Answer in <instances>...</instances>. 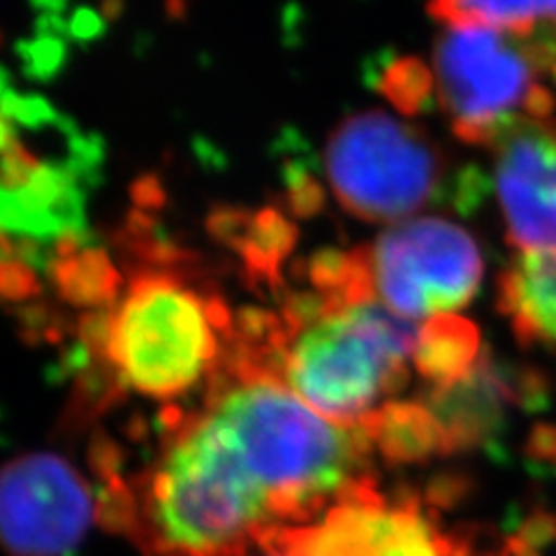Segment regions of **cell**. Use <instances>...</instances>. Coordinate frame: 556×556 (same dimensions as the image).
Listing matches in <instances>:
<instances>
[{
	"instance_id": "1",
	"label": "cell",
	"mask_w": 556,
	"mask_h": 556,
	"mask_svg": "<svg viewBox=\"0 0 556 556\" xmlns=\"http://www.w3.org/2000/svg\"><path fill=\"white\" fill-rule=\"evenodd\" d=\"M311 298L251 327L239 371L271 376L329 420L359 427L406 386L420 323L374 300Z\"/></svg>"
},
{
	"instance_id": "8",
	"label": "cell",
	"mask_w": 556,
	"mask_h": 556,
	"mask_svg": "<svg viewBox=\"0 0 556 556\" xmlns=\"http://www.w3.org/2000/svg\"><path fill=\"white\" fill-rule=\"evenodd\" d=\"M348 253L367 298L413 323L464 308L484 274L471 232L441 216L394 223L369 247Z\"/></svg>"
},
{
	"instance_id": "2",
	"label": "cell",
	"mask_w": 556,
	"mask_h": 556,
	"mask_svg": "<svg viewBox=\"0 0 556 556\" xmlns=\"http://www.w3.org/2000/svg\"><path fill=\"white\" fill-rule=\"evenodd\" d=\"M114 498L153 556H247L281 529L267 492L206 410L174 431L137 494Z\"/></svg>"
},
{
	"instance_id": "6",
	"label": "cell",
	"mask_w": 556,
	"mask_h": 556,
	"mask_svg": "<svg viewBox=\"0 0 556 556\" xmlns=\"http://www.w3.org/2000/svg\"><path fill=\"white\" fill-rule=\"evenodd\" d=\"M556 42L484 26H443L427 96L468 147L492 149L529 121L554 118Z\"/></svg>"
},
{
	"instance_id": "10",
	"label": "cell",
	"mask_w": 556,
	"mask_h": 556,
	"mask_svg": "<svg viewBox=\"0 0 556 556\" xmlns=\"http://www.w3.org/2000/svg\"><path fill=\"white\" fill-rule=\"evenodd\" d=\"M96 515L91 484L59 455L30 452L0 468V547L12 556H70Z\"/></svg>"
},
{
	"instance_id": "3",
	"label": "cell",
	"mask_w": 556,
	"mask_h": 556,
	"mask_svg": "<svg viewBox=\"0 0 556 556\" xmlns=\"http://www.w3.org/2000/svg\"><path fill=\"white\" fill-rule=\"evenodd\" d=\"M204 410L267 492L281 529L308 525L371 480L364 431L329 420L271 376L239 371Z\"/></svg>"
},
{
	"instance_id": "15",
	"label": "cell",
	"mask_w": 556,
	"mask_h": 556,
	"mask_svg": "<svg viewBox=\"0 0 556 556\" xmlns=\"http://www.w3.org/2000/svg\"><path fill=\"white\" fill-rule=\"evenodd\" d=\"M260 549H263V554H265V556H283L281 552H276V549H269V547H260Z\"/></svg>"
},
{
	"instance_id": "12",
	"label": "cell",
	"mask_w": 556,
	"mask_h": 556,
	"mask_svg": "<svg viewBox=\"0 0 556 556\" xmlns=\"http://www.w3.org/2000/svg\"><path fill=\"white\" fill-rule=\"evenodd\" d=\"M498 311L515 337L556 355V263L517 255L498 278Z\"/></svg>"
},
{
	"instance_id": "9",
	"label": "cell",
	"mask_w": 556,
	"mask_h": 556,
	"mask_svg": "<svg viewBox=\"0 0 556 556\" xmlns=\"http://www.w3.org/2000/svg\"><path fill=\"white\" fill-rule=\"evenodd\" d=\"M283 556H468L422 501L390 498L369 480L308 525L269 533L263 545Z\"/></svg>"
},
{
	"instance_id": "5",
	"label": "cell",
	"mask_w": 556,
	"mask_h": 556,
	"mask_svg": "<svg viewBox=\"0 0 556 556\" xmlns=\"http://www.w3.org/2000/svg\"><path fill=\"white\" fill-rule=\"evenodd\" d=\"M93 167L89 139L47 100L0 77V253L75 249Z\"/></svg>"
},
{
	"instance_id": "7",
	"label": "cell",
	"mask_w": 556,
	"mask_h": 556,
	"mask_svg": "<svg viewBox=\"0 0 556 556\" xmlns=\"http://www.w3.org/2000/svg\"><path fill=\"white\" fill-rule=\"evenodd\" d=\"M325 169L337 202L371 223L408 220L450 195L466 204L478 188L427 132L386 112L345 118L329 137Z\"/></svg>"
},
{
	"instance_id": "11",
	"label": "cell",
	"mask_w": 556,
	"mask_h": 556,
	"mask_svg": "<svg viewBox=\"0 0 556 556\" xmlns=\"http://www.w3.org/2000/svg\"><path fill=\"white\" fill-rule=\"evenodd\" d=\"M492 179L506 239L519 255L556 263V124L529 121L492 149Z\"/></svg>"
},
{
	"instance_id": "13",
	"label": "cell",
	"mask_w": 556,
	"mask_h": 556,
	"mask_svg": "<svg viewBox=\"0 0 556 556\" xmlns=\"http://www.w3.org/2000/svg\"><path fill=\"white\" fill-rule=\"evenodd\" d=\"M482 357L480 329L471 320L450 313L420 323L413 371L420 374L427 390L455 386L478 367Z\"/></svg>"
},
{
	"instance_id": "4",
	"label": "cell",
	"mask_w": 556,
	"mask_h": 556,
	"mask_svg": "<svg viewBox=\"0 0 556 556\" xmlns=\"http://www.w3.org/2000/svg\"><path fill=\"white\" fill-rule=\"evenodd\" d=\"M230 337L232 320L218 298L174 269H147L114 294L96 345L121 388L172 402L214 371Z\"/></svg>"
},
{
	"instance_id": "14",
	"label": "cell",
	"mask_w": 556,
	"mask_h": 556,
	"mask_svg": "<svg viewBox=\"0 0 556 556\" xmlns=\"http://www.w3.org/2000/svg\"><path fill=\"white\" fill-rule=\"evenodd\" d=\"M443 26H484L556 42V0H429Z\"/></svg>"
}]
</instances>
